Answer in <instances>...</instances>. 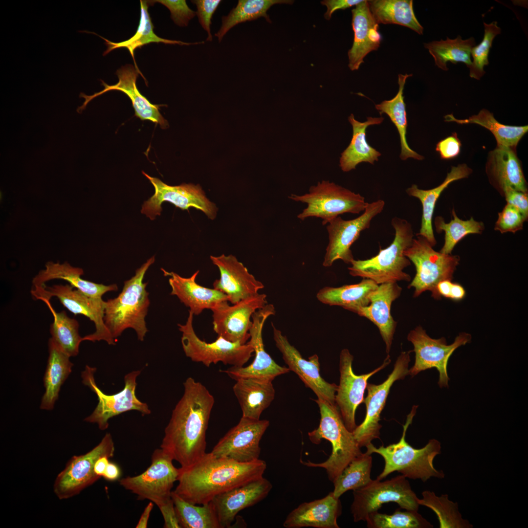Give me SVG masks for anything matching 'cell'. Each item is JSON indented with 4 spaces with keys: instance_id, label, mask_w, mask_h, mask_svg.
Masks as SVG:
<instances>
[{
    "instance_id": "cell-1",
    "label": "cell",
    "mask_w": 528,
    "mask_h": 528,
    "mask_svg": "<svg viewBox=\"0 0 528 528\" xmlns=\"http://www.w3.org/2000/svg\"><path fill=\"white\" fill-rule=\"evenodd\" d=\"M184 393L164 431L161 448L181 468L190 466L206 453V434L215 399L193 378L183 383Z\"/></svg>"
},
{
    "instance_id": "cell-2",
    "label": "cell",
    "mask_w": 528,
    "mask_h": 528,
    "mask_svg": "<svg viewBox=\"0 0 528 528\" xmlns=\"http://www.w3.org/2000/svg\"><path fill=\"white\" fill-rule=\"evenodd\" d=\"M266 462L259 459L240 462L206 453L186 468H179L178 484L174 492L195 505L211 502L217 495L262 478Z\"/></svg>"
},
{
    "instance_id": "cell-3",
    "label": "cell",
    "mask_w": 528,
    "mask_h": 528,
    "mask_svg": "<svg viewBox=\"0 0 528 528\" xmlns=\"http://www.w3.org/2000/svg\"><path fill=\"white\" fill-rule=\"evenodd\" d=\"M418 406L414 405L407 416L403 433L399 441L396 443L377 448L372 443L366 446L369 455L377 453L384 461V467L376 479L381 481L390 474L397 471L405 478L419 479L425 482L432 477L443 479L445 474L434 466L435 457L441 453V443L436 439L430 440L422 448L416 449L411 446L405 440L406 433L416 413Z\"/></svg>"
},
{
    "instance_id": "cell-4",
    "label": "cell",
    "mask_w": 528,
    "mask_h": 528,
    "mask_svg": "<svg viewBox=\"0 0 528 528\" xmlns=\"http://www.w3.org/2000/svg\"><path fill=\"white\" fill-rule=\"evenodd\" d=\"M154 256L136 269L135 275L125 281L121 293L105 301L104 321L112 337L115 339L127 329H133L139 340L143 341L148 330L145 317L150 302L143 282L146 272L154 262Z\"/></svg>"
},
{
    "instance_id": "cell-5",
    "label": "cell",
    "mask_w": 528,
    "mask_h": 528,
    "mask_svg": "<svg viewBox=\"0 0 528 528\" xmlns=\"http://www.w3.org/2000/svg\"><path fill=\"white\" fill-rule=\"evenodd\" d=\"M320 414L318 428L308 433L312 443L318 444L322 439L329 441L332 446L329 458L320 463L310 461L301 462L310 467L325 469L329 479L333 483L350 462L362 452L352 432L346 427L336 404L322 399L315 400Z\"/></svg>"
},
{
    "instance_id": "cell-6",
    "label": "cell",
    "mask_w": 528,
    "mask_h": 528,
    "mask_svg": "<svg viewBox=\"0 0 528 528\" xmlns=\"http://www.w3.org/2000/svg\"><path fill=\"white\" fill-rule=\"evenodd\" d=\"M391 224L395 231L393 242L371 258L353 260L348 267L352 276L371 279L377 285L411 280L403 270L411 264L404 252L414 239L412 226L406 220L397 217L392 219Z\"/></svg>"
},
{
    "instance_id": "cell-7",
    "label": "cell",
    "mask_w": 528,
    "mask_h": 528,
    "mask_svg": "<svg viewBox=\"0 0 528 528\" xmlns=\"http://www.w3.org/2000/svg\"><path fill=\"white\" fill-rule=\"evenodd\" d=\"M288 198L307 204V207L297 216L298 219L321 218L323 225L344 213L359 214L364 211L368 203L360 194L328 180L312 186L308 193L291 194Z\"/></svg>"
},
{
    "instance_id": "cell-8",
    "label": "cell",
    "mask_w": 528,
    "mask_h": 528,
    "mask_svg": "<svg viewBox=\"0 0 528 528\" xmlns=\"http://www.w3.org/2000/svg\"><path fill=\"white\" fill-rule=\"evenodd\" d=\"M411 245L404 252L414 264L416 273L408 288L415 289L414 297L430 291L432 296L439 300L436 286L444 280H451L459 264L458 256L445 254L435 251L424 237L417 235Z\"/></svg>"
},
{
    "instance_id": "cell-9",
    "label": "cell",
    "mask_w": 528,
    "mask_h": 528,
    "mask_svg": "<svg viewBox=\"0 0 528 528\" xmlns=\"http://www.w3.org/2000/svg\"><path fill=\"white\" fill-rule=\"evenodd\" d=\"M351 511L354 522L366 521L371 513L378 511L382 505L397 503L406 510L418 511V498L403 475L381 481L372 480L366 485L353 490Z\"/></svg>"
},
{
    "instance_id": "cell-10",
    "label": "cell",
    "mask_w": 528,
    "mask_h": 528,
    "mask_svg": "<svg viewBox=\"0 0 528 528\" xmlns=\"http://www.w3.org/2000/svg\"><path fill=\"white\" fill-rule=\"evenodd\" d=\"M173 459L161 448L156 449L151 457V464L142 473L119 480L120 484L137 495L139 500H149L160 510L173 503L172 488L177 481L179 468Z\"/></svg>"
},
{
    "instance_id": "cell-11",
    "label": "cell",
    "mask_w": 528,
    "mask_h": 528,
    "mask_svg": "<svg viewBox=\"0 0 528 528\" xmlns=\"http://www.w3.org/2000/svg\"><path fill=\"white\" fill-rule=\"evenodd\" d=\"M193 316V313L189 310L185 324L177 325L182 333L181 344L187 357L206 367L220 362L224 365L242 367L247 362L254 352L249 343L231 342L220 336L213 342H206L197 335L194 330Z\"/></svg>"
},
{
    "instance_id": "cell-12",
    "label": "cell",
    "mask_w": 528,
    "mask_h": 528,
    "mask_svg": "<svg viewBox=\"0 0 528 528\" xmlns=\"http://www.w3.org/2000/svg\"><path fill=\"white\" fill-rule=\"evenodd\" d=\"M96 371L95 368L86 365L81 373L83 383L96 395L98 400L93 412L84 421L96 423L100 430H105L109 427L110 418L123 413L136 410L143 415L151 414L147 404L139 400L135 395L136 378L140 371H134L125 375L124 388L113 395L105 394L97 386L94 377Z\"/></svg>"
},
{
    "instance_id": "cell-13",
    "label": "cell",
    "mask_w": 528,
    "mask_h": 528,
    "mask_svg": "<svg viewBox=\"0 0 528 528\" xmlns=\"http://www.w3.org/2000/svg\"><path fill=\"white\" fill-rule=\"evenodd\" d=\"M31 293L34 299L44 303L50 302L52 297H56L64 307L74 315H84L92 321L95 331L83 337V341L103 340L109 345L115 344V341L104 323L105 301L102 298L88 296L69 284L34 286L32 287Z\"/></svg>"
},
{
    "instance_id": "cell-14",
    "label": "cell",
    "mask_w": 528,
    "mask_h": 528,
    "mask_svg": "<svg viewBox=\"0 0 528 528\" xmlns=\"http://www.w3.org/2000/svg\"><path fill=\"white\" fill-rule=\"evenodd\" d=\"M471 338L470 334L461 332L453 343L447 345L444 337L432 338L420 326H417L407 335L408 340L414 346L413 351L415 353V363L409 370V374L413 377L420 372L434 368L439 373V386L448 388L449 359L457 348L470 342Z\"/></svg>"
},
{
    "instance_id": "cell-15",
    "label": "cell",
    "mask_w": 528,
    "mask_h": 528,
    "mask_svg": "<svg viewBox=\"0 0 528 528\" xmlns=\"http://www.w3.org/2000/svg\"><path fill=\"white\" fill-rule=\"evenodd\" d=\"M114 452L112 436L106 433L91 450L85 454L72 457L54 481L53 490L57 497L60 500L70 498L99 480L101 477L94 470L96 461L104 456L110 458Z\"/></svg>"
},
{
    "instance_id": "cell-16",
    "label": "cell",
    "mask_w": 528,
    "mask_h": 528,
    "mask_svg": "<svg viewBox=\"0 0 528 528\" xmlns=\"http://www.w3.org/2000/svg\"><path fill=\"white\" fill-rule=\"evenodd\" d=\"M385 202L381 199L368 203L363 213L350 220H344L338 216L327 224L329 243L323 262L325 267L331 266L338 260L351 264L354 260L351 250L352 244L363 230L370 227L373 219L384 209Z\"/></svg>"
},
{
    "instance_id": "cell-17",
    "label": "cell",
    "mask_w": 528,
    "mask_h": 528,
    "mask_svg": "<svg viewBox=\"0 0 528 528\" xmlns=\"http://www.w3.org/2000/svg\"><path fill=\"white\" fill-rule=\"evenodd\" d=\"M154 188V194L142 205L141 212L150 220L159 216L162 203L169 202L182 210L193 207L203 212L211 219H215L218 208L206 196L199 185L183 183L177 186L169 185L158 178L151 176L142 172Z\"/></svg>"
},
{
    "instance_id": "cell-18",
    "label": "cell",
    "mask_w": 528,
    "mask_h": 528,
    "mask_svg": "<svg viewBox=\"0 0 528 528\" xmlns=\"http://www.w3.org/2000/svg\"><path fill=\"white\" fill-rule=\"evenodd\" d=\"M413 351L402 352L397 357L392 373L382 383L375 385L368 383V394L363 402L366 406V414L363 421L356 426L352 433L361 448L366 446L375 439H379L380 414L383 409L390 389L396 380L403 379L409 374L410 353Z\"/></svg>"
},
{
    "instance_id": "cell-19",
    "label": "cell",
    "mask_w": 528,
    "mask_h": 528,
    "mask_svg": "<svg viewBox=\"0 0 528 528\" xmlns=\"http://www.w3.org/2000/svg\"><path fill=\"white\" fill-rule=\"evenodd\" d=\"M267 304L266 295L260 293L232 305L227 301L217 304L210 309L214 331L231 342L246 344L253 314Z\"/></svg>"
},
{
    "instance_id": "cell-20",
    "label": "cell",
    "mask_w": 528,
    "mask_h": 528,
    "mask_svg": "<svg viewBox=\"0 0 528 528\" xmlns=\"http://www.w3.org/2000/svg\"><path fill=\"white\" fill-rule=\"evenodd\" d=\"M353 356L347 349L340 354V381L335 396V403L340 413L343 422L349 431L352 432L356 427L355 413L358 405L364 401V394L370 377L385 368L391 362L387 355L383 364L366 374L356 375L353 372Z\"/></svg>"
},
{
    "instance_id": "cell-21",
    "label": "cell",
    "mask_w": 528,
    "mask_h": 528,
    "mask_svg": "<svg viewBox=\"0 0 528 528\" xmlns=\"http://www.w3.org/2000/svg\"><path fill=\"white\" fill-rule=\"evenodd\" d=\"M269 425L268 420L242 417L210 452L216 457L228 458L240 462L257 460L261 453L260 440Z\"/></svg>"
},
{
    "instance_id": "cell-22",
    "label": "cell",
    "mask_w": 528,
    "mask_h": 528,
    "mask_svg": "<svg viewBox=\"0 0 528 528\" xmlns=\"http://www.w3.org/2000/svg\"><path fill=\"white\" fill-rule=\"evenodd\" d=\"M273 305L267 304L257 310L252 316V324L249 329L250 338L248 342L253 347L255 358L253 362L246 367H234L220 370L230 378L236 380L240 378L256 377L272 380L277 376L288 373V368L277 364L267 353L264 347L262 332L264 324L270 316L274 315Z\"/></svg>"
},
{
    "instance_id": "cell-23",
    "label": "cell",
    "mask_w": 528,
    "mask_h": 528,
    "mask_svg": "<svg viewBox=\"0 0 528 528\" xmlns=\"http://www.w3.org/2000/svg\"><path fill=\"white\" fill-rule=\"evenodd\" d=\"M273 339L276 346L282 354L285 362L291 371L294 372L316 395L317 398L335 404L337 385L330 383L320 374V363L317 354L308 360L304 359L300 352L288 341L286 336L272 323Z\"/></svg>"
},
{
    "instance_id": "cell-24",
    "label": "cell",
    "mask_w": 528,
    "mask_h": 528,
    "mask_svg": "<svg viewBox=\"0 0 528 528\" xmlns=\"http://www.w3.org/2000/svg\"><path fill=\"white\" fill-rule=\"evenodd\" d=\"M210 259L220 273V279L213 284V288L226 295L232 304L256 296L264 288V285L250 273L235 256L222 254L210 256Z\"/></svg>"
},
{
    "instance_id": "cell-25",
    "label": "cell",
    "mask_w": 528,
    "mask_h": 528,
    "mask_svg": "<svg viewBox=\"0 0 528 528\" xmlns=\"http://www.w3.org/2000/svg\"><path fill=\"white\" fill-rule=\"evenodd\" d=\"M116 74L118 78V82L114 85H109L101 80L104 88L91 95H87L81 92L80 97L85 99L83 105L77 110L79 113L85 109L88 104L94 98L110 90H119L125 93L132 101L135 111V116L141 120H149L158 124L162 129L168 127V121L163 117L159 112V107L162 105H154L149 101L138 90L136 84V79L139 74L144 78L140 70L136 69L132 65H126L118 69ZM145 80V79L144 78ZM146 81V80H145Z\"/></svg>"
},
{
    "instance_id": "cell-26",
    "label": "cell",
    "mask_w": 528,
    "mask_h": 528,
    "mask_svg": "<svg viewBox=\"0 0 528 528\" xmlns=\"http://www.w3.org/2000/svg\"><path fill=\"white\" fill-rule=\"evenodd\" d=\"M272 488L271 483L263 477L216 496L211 501L221 528H230L240 511L263 500Z\"/></svg>"
},
{
    "instance_id": "cell-27",
    "label": "cell",
    "mask_w": 528,
    "mask_h": 528,
    "mask_svg": "<svg viewBox=\"0 0 528 528\" xmlns=\"http://www.w3.org/2000/svg\"><path fill=\"white\" fill-rule=\"evenodd\" d=\"M402 288L397 283L378 285L370 296V304L356 309L353 312L365 317L378 329L389 353L396 327V322L391 314L393 302L400 295Z\"/></svg>"
},
{
    "instance_id": "cell-28",
    "label": "cell",
    "mask_w": 528,
    "mask_h": 528,
    "mask_svg": "<svg viewBox=\"0 0 528 528\" xmlns=\"http://www.w3.org/2000/svg\"><path fill=\"white\" fill-rule=\"evenodd\" d=\"M352 25L354 40L348 51V66L351 70L358 69L366 56L380 46L381 36L378 23L373 16L368 0H363L352 9Z\"/></svg>"
},
{
    "instance_id": "cell-29",
    "label": "cell",
    "mask_w": 528,
    "mask_h": 528,
    "mask_svg": "<svg viewBox=\"0 0 528 528\" xmlns=\"http://www.w3.org/2000/svg\"><path fill=\"white\" fill-rule=\"evenodd\" d=\"M341 513V501L332 491L323 498L300 504L288 514L283 526L286 528H339L337 519Z\"/></svg>"
},
{
    "instance_id": "cell-30",
    "label": "cell",
    "mask_w": 528,
    "mask_h": 528,
    "mask_svg": "<svg viewBox=\"0 0 528 528\" xmlns=\"http://www.w3.org/2000/svg\"><path fill=\"white\" fill-rule=\"evenodd\" d=\"M486 173L490 183L502 195L507 189L528 193L527 181L513 148L497 145L488 155Z\"/></svg>"
},
{
    "instance_id": "cell-31",
    "label": "cell",
    "mask_w": 528,
    "mask_h": 528,
    "mask_svg": "<svg viewBox=\"0 0 528 528\" xmlns=\"http://www.w3.org/2000/svg\"><path fill=\"white\" fill-rule=\"evenodd\" d=\"M161 270L164 276L169 277L171 295L176 296L194 315H198L204 310L211 309L221 302L228 301L227 295L223 292L214 288L204 287L196 282L199 270L188 278L162 268Z\"/></svg>"
},
{
    "instance_id": "cell-32",
    "label": "cell",
    "mask_w": 528,
    "mask_h": 528,
    "mask_svg": "<svg viewBox=\"0 0 528 528\" xmlns=\"http://www.w3.org/2000/svg\"><path fill=\"white\" fill-rule=\"evenodd\" d=\"M233 387L242 411V417L260 419L262 412L273 400L275 391L272 380L256 377L240 378Z\"/></svg>"
},
{
    "instance_id": "cell-33",
    "label": "cell",
    "mask_w": 528,
    "mask_h": 528,
    "mask_svg": "<svg viewBox=\"0 0 528 528\" xmlns=\"http://www.w3.org/2000/svg\"><path fill=\"white\" fill-rule=\"evenodd\" d=\"M472 170L465 164L452 166L444 180L438 186L429 190L419 189L416 184L408 188L406 192L412 197L418 198L422 206L421 227L417 235L424 237L433 247L437 243L434 236L432 219L436 202L442 192L452 182L467 177Z\"/></svg>"
},
{
    "instance_id": "cell-34",
    "label": "cell",
    "mask_w": 528,
    "mask_h": 528,
    "mask_svg": "<svg viewBox=\"0 0 528 528\" xmlns=\"http://www.w3.org/2000/svg\"><path fill=\"white\" fill-rule=\"evenodd\" d=\"M83 274L82 269L73 267L67 262L60 264L49 262L46 264L45 268L33 278L32 287L45 286L46 282L52 280L62 279L86 295L94 298H102L106 292L118 289L116 284L104 285L83 279L81 276Z\"/></svg>"
},
{
    "instance_id": "cell-35",
    "label": "cell",
    "mask_w": 528,
    "mask_h": 528,
    "mask_svg": "<svg viewBox=\"0 0 528 528\" xmlns=\"http://www.w3.org/2000/svg\"><path fill=\"white\" fill-rule=\"evenodd\" d=\"M48 357L44 377V393L42 398L40 408L51 410L58 399L62 385L72 371L73 363L66 353L50 338L48 343Z\"/></svg>"
},
{
    "instance_id": "cell-36",
    "label": "cell",
    "mask_w": 528,
    "mask_h": 528,
    "mask_svg": "<svg viewBox=\"0 0 528 528\" xmlns=\"http://www.w3.org/2000/svg\"><path fill=\"white\" fill-rule=\"evenodd\" d=\"M348 120L352 127V136L349 145L342 153L339 161L340 167L345 172L355 169L361 162L374 164L375 161L378 160L381 154L367 142L366 129L369 126L380 124L384 118L368 117L366 121L361 122L351 114Z\"/></svg>"
},
{
    "instance_id": "cell-37",
    "label": "cell",
    "mask_w": 528,
    "mask_h": 528,
    "mask_svg": "<svg viewBox=\"0 0 528 528\" xmlns=\"http://www.w3.org/2000/svg\"><path fill=\"white\" fill-rule=\"evenodd\" d=\"M378 286L373 280L363 278L355 284L324 287L318 291L316 298L324 304L340 306L354 312L358 308L370 304V296Z\"/></svg>"
},
{
    "instance_id": "cell-38",
    "label": "cell",
    "mask_w": 528,
    "mask_h": 528,
    "mask_svg": "<svg viewBox=\"0 0 528 528\" xmlns=\"http://www.w3.org/2000/svg\"><path fill=\"white\" fill-rule=\"evenodd\" d=\"M149 6L150 4L148 0H140V18L139 24L135 33L127 40L115 43L110 41L94 32L87 31H80L79 32L93 34L103 39L107 47V49L103 54V56L106 55L114 49L121 47L126 48L133 59L135 68L138 70L139 69L134 59V51L137 48L141 47L143 45L151 43H162L165 44H176L180 45L204 44V42L203 41L192 43H186L181 41L161 38L157 36L154 32V25L148 12V9Z\"/></svg>"
},
{
    "instance_id": "cell-39",
    "label": "cell",
    "mask_w": 528,
    "mask_h": 528,
    "mask_svg": "<svg viewBox=\"0 0 528 528\" xmlns=\"http://www.w3.org/2000/svg\"><path fill=\"white\" fill-rule=\"evenodd\" d=\"M368 2L378 24H398L423 34V27L415 15L412 0H373Z\"/></svg>"
},
{
    "instance_id": "cell-40",
    "label": "cell",
    "mask_w": 528,
    "mask_h": 528,
    "mask_svg": "<svg viewBox=\"0 0 528 528\" xmlns=\"http://www.w3.org/2000/svg\"><path fill=\"white\" fill-rule=\"evenodd\" d=\"M412 76L411 74H398L399 89L396 95L392 99L383 101L381 103L375 105V107L380 114H386L397 128L401 144L400 158L402 160H406L410 157L422 160L424 158L423 156L410 148L406 137L407 121L403 92L406 79Z\"/></svg>"
},
{
    "instance_id": "cell-41",
    "label": "cell",
    "mask_w": 528,
    "mask_h": 528,
    "mask_svg": "<svg viewBox=\"0 0 528 528\" xmlns=\"http://www.w3.org/2000/svg\"><path fill=\"white\" fill-rule=\"evenodd\" d=\"M290 0H239L236 6L226 16L221 17V25L215 34L220 43L224 35L238 24L264 17L271 22L267 10L276 4H292Z\"/></svg>"
},
{
    "instance_id": "cell-42",
    "label": "cell",
    "mask_w": 528,
    "mask_h": 528,
    "mask_svg": "<svg viewBox=\"0 0 528 528\" xmlns=\"http://www.w3.org/2000/svg\"><path fill=\"white\" fill-rule=\"evenodd\" d=\"M475 45L473 37L463 40L460 35L454 39L447 37L445 40L424 44V47L433 57L436 66L445 71L448 70L447 63L449 62L454 64L462 62L469 68L471 64V50Z\"/></svg>"
},
{
    "instance_id": "cell-43",
    "label": "cell",
    "mask_w": 528,
    "mask_h": 528,
    "mask_svg": "<svg viewBox=\"0 0 528 528\" xmlns=\"http://www.w3.org/2000/svg\"><path fill=\"white\" fill-rule=\"evenodd\" d=\"M445 121L455 122L460 124H476L490 131L496 139L497 145L514 148L528 130V126H508L499 123L493 114L486 109H482L478 114L465 119H457L453 114L444 117Z\"/></svg>"
},
{
    "instance_id": "cell-44",
    "label": "cell",
    "mask_w": 528,
    "mask_h": 528,
    "mask_svg": "<svg viewBox=\"0 0 528 528\" xmlns=\"http://www.w3.org/2000/svg\"><path fill=\"white\" fill-rule=\"evenodd\" d=\"M171 497L181 528H221L212 501L199 506L186 501L174 491Z\"/></svg>"
},
{
    "instance_id": "cell-45",
    "label": "cell",
    "mask_w": 528,
    "mask_h": 528,
    "mask_svg": "<svg viewBox=\"0 0 528 528\" xmlns=\"http://www.w3.org/2000/svg\"><path fill=\"white\" fill-rule=\"evenodd\" d=\"M50 310L53 322L50 325L51 338L70 357L77 355L83 337L79 333V324L77 320L67 316L63 310L56 312L50 302H45Z\"/></svg>"
},
{
    "instance_id": "cell-46",
    "label": "cell",
    "mask_w": 528,
    "mask_h": 528,
    "mask_svg": "<svg viewBox=\"0 0 528 528\" xmlns=\"http://www.w3.org/2000/svg\"><path fill=\"white\" fill-rule=\"evenodd\" d=\"M372 456L366 453L362 452L355 457L333 483L334 496L339 498L347 491L354 490L368 484L372 480Z\"/></svg>"
},
{
    "instance_id": "cell-47",
    "label": "cell",
    "mask_w": 528,
    "mask_h": 528,
    "mask_svg": "<svg viewBox=\"0 0 528 528\" xmlns=\"http://www.w3.org/2000/svg\"><path fill=\"white\" fill-rule=\"evenodd\" d=\"M422 496L421 499H418V504L436 513L440 528H473L467 520L462 518L458 503L450 500L447 494L438 496L433 491L425 490L422 492Z\"/></svg>"
},
{
    "instance_id": "cell-48",
    "label": "cell",
    "mask_w": 528,
    "mask_h": 528,
    "mask_svg": "<svg viewBox=\"0 0 528 528\" xmlns=\"http://www.w3.org/2000/svg\"><path fill=\"white\" fill-rule=\"evenodd\" d=\"M452 214L453 219L448 223L440 216L437 217L434 221L436 231L445 232L444 243L440 251L445 254H451L456 245L466 236L481 234L484 229L483 222L477 221L472 217L468 220H462L458 217L454 209Z\"/></svg>"
},
{
    "instance_id": "cell-49",
    "label": "cell",
    "mask_w": 528,
    "mask_h": 528,
    "mask_svg": "<svg viewBox=\"0 0 528 528\" xmlns=\"http://www.w3.org/2000/svg\"><path fill=\"white\" fill-rule=\"evenodd\" d=\"M366 521L369 528H431L433 526L418 511L402 512L396 509L394 513L387 514L375 511L370 513Z\"/></svg>"
},
{
    "instance_id": "cell-50",
    "label": "cell",
    "mask_w": 528,
    "mask_h": 528,
    "mask_svg": "<svg viewBox=\"0 0 528 528\" xmlns=\"http://www.w3.org/2000/svg\"><path fill=\"white\" fill-rule=\"evenodd\" d=\"M496 21L490 23L484 22V34L480 44L474 46L471 50L472 58L469 67V76L479 80L484 75V67L489 64L488 55L493 40L501 33V29Z\"/></svg>"
},
{
    "instance_id": "cell-51",
    "label": "cell",
    "mask_w": 528,
    "mask_h": 528,
    "mask_svg": "<svg viewBox=\"0 0 528 528\" xmlns=\"http://www.w3.org/2000/svg\"><path fill=\"white\" fill-rule=\"evenodd\" d=\"M527 219L516 208L506 204L503 210L498 213L494 229L501 233H515L523 229Z\"/></svg>"
},
{
    "instance_id": "cell-52",
    "label": "cell",
    "mask_w": 528,
    "mask_h": 528,
    "mask_svg": "<svg viewBox=\"0 0 528 528\" xmlns=\"http://www.w3.org/2000/svg\"><path fill=\"white\" fill-rule=\"evenodd\" d=\"M148 1L150 5L158 2L165 6L170 11L171 19L177 25L179 26H187L189 21L196 15V11L190 9L185 0Z\"/></svg>"
},
{
    "instance_id": "cell-53",
    "label": "cell",
    "mask_w": 528,
    "mask_h": 528,
    "mask_svg": "<svg viewBox=\"0 0 528 528\" xmlns=\"http://www.w3.org/2000/svg\"><path fill=\"white\" fill-rule=\"evenodd\" d=\"M220 0H194L191 2L197 7L196 15L202 28L207 33L206 41L212 42L213 36L211 31L212 18L221 2Z\"/></svg>"
},
{
    "instance_id": "cell-54",
    "label": "cell",
    "mask_w": 528,
    "mask_h": 528,
    "mask_svg": "<svg viewBox=\"0 0 528 528\" xmlns=\"http://www.w3.org/2000/svg\"><path fill=\"white\" fill-rule=\"evenodd\" d=\"M461 142L457 133L440 141L436 145V150L442 159L448 160L456 157L460 153Z\"/></svg>"
},
{
    "instance_id": "cell-55",
    "label": "cell",
    "mask_w": 528,
    "mask_h": 528,
    "mask_svg": "<svg viewBox=\"0 0 528 528\" xmlns=\"http://www.w3.org/2000/svg\"><path fill=\"white\" fill-rule=\"evenodd\" d=\"M502 196L505 198L507 204L518 209L528 219V193L507 189L504 191Z\"/></svg>"
},
{
    "instance_id": "cell-56",
    "label": "cell",
    "mask_w": 528,
    "mask_h": 528,
    "mask_svg": "<svg viewBox=\"0 0 528 528\" xmlns=\"http://www.w3.org/2000/svg\"><path fill=\"white\" fill-rule=\"evenodd\" d=\"M362 0H324L321 1L322 5L327 7V11L324 14L325 19L329 20L334 12L338 10H344L362 2Z\"/></svg>"
},
{
    "instance_id": "cell-57",
    "label": "cell",
    "mask_w": 528,
    "mask_h": 528,
    "mask_svg": "<svg viewBox=\"0 0 528 528\" xmlns=\"http://www.w3.org/2000/svg\"><path fill=\"white\" fill-rule=\"evenodd\" d=\"M121 471L115 463L109 462L103 477L107 481H114L119 479Z\"/></svg>"
},
{
    "instance_id": "cell-58",
    "label": "cell",
    "mask_w": 528,
    "mask_h": 528,
    "mask_svg": "<svg viewBox=\"0 0 528 528\" xmlns=\"http://www.w3.org/2000/svg\"><path fill=\"white\" fill-rule=\"evenodd\" d=\"M465 294V290L461 285L457 283H452L449 299L459 301L462 300Z\"/></svg>"
},
{
    "instance_id": "cell-59",
    "label": "cell",
    "mask_w": 528,
    "mask_h": 528,
    "mask_svg": "<svg viewBox=\"0 0 528 528\" xmlns=\"http://www.w3.org/2000/svg\"><path fill=\"white\" fill-rule=\"evenodd\" d=\"M452 284L451 280L448 279L442 280L437 284L436 290L440 298L441 297L449 298Z\"/></svg>"
},
{
    "instance_id": "cell-60",
    "label": "cell",
    "mask_w": 528,
    "mask_h": 528,
    "mask_svg": "<svg viewBox=\"0 0 528 528\" xmlns=\"http://www.w3.org/2000/svg\"><path fill=\"white\" fill-rule=\"evenodd\" d=\"M153 506L154 503L152 502L149 503L146 506L136 526V528H146L147 527L148 520Z\"/></svg>"
},
{
    "instance_id": "cell-61",
    "label": "cell",
    "mask_w": 528,
    "mask_h": 528,
    "mask_svg": "<svg viewBox=\"0 0 528 528\" xmlns=\"http://www.w3.org/2000/svg\"><path fill=\"white\" fill-rule=\"evenodd\" d=\"M110 458L107 456L100 457L96 462L94 465V472L100 477H103L107 465L109 463Z\"/></svg>"
}]
</instances>
